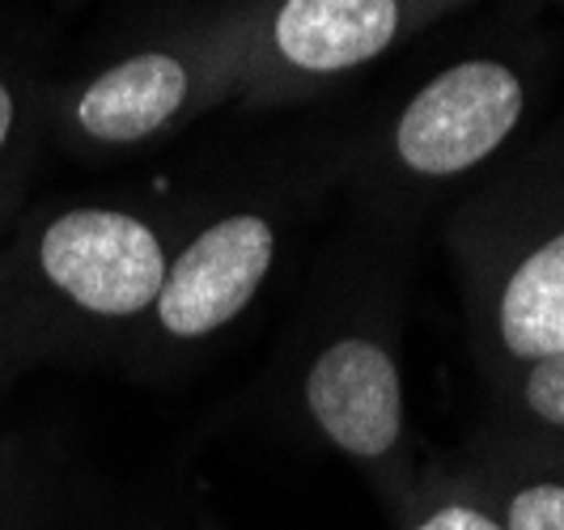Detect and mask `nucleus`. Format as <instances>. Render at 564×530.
<instances>
[{"mask_svg":"<svg viewBox=\"0 0 564 530\" xmlns=\"http://www.w3.org/2000/svg\"><path fill=\"white\" fill-rule=\"evenodd\" d=\"M178 225L153 204H39L0 242L26 365L128 357L162 293Z\"/></svg>","mask_w":564,"mask_h":530,"instance_id":"obj_1","label":"nucleus"},{"mask_svg":"<svg viewBox=\"0 0 564 530\" xmlns=\"http://www.w3.org/2000/svg\"><path fill=\"white\" fill-rule=\"evenodd\" d=\"M254 18L166 34L47 89V140L73 162H119L242 85Z\"/></svg>","mask_w":564,"mask_h":530,"instance_id":"obj_2","label":"nucleus"},{"mask_svg":"<svg viewBox=\"0 0 564 530\" xmlns=\"http://www.w3.org/2000/svg\"><path fill=\"white\" fill-rule=\"evenodd\" d=\"M297 412L323 446L366 475L387 509L412 493L403 365L391 332L348 323L323 335L297 374Z\"/></svg>","mask_w":564,"mask_h":530,"instance_id":"obj_3","label":"nucleus"},{"mask_svg":"<svg viewBox=\"0 0 564 530\" xmlns=\"http://www.w3.org/2000/svg\"><path fill=\"white\" fill-rule=\"evenodd\" d=\"M281 255V221L263 204H234L178 234L162 293L128 361L174 365L226 335L259 298Z\"/></svg>","mask_w":564,"mask_h":530,"instance_id":"obj_4","label":"nucleus"},{"mask_svg":"<svg viewBox=\"0 0 564 530\" xmlns=\"http://www.w3.org/2000/svg\"><path fill=\"white\" fill-rule=\"evenodd\" d=\"M527 115V82L506 60L476 56L424 82L382 140V174L399 187H446L480 170Z\"/></svg>","mask_w":564,"mask_h":530,"instance_id":"obj_5","label":"nucleus"},{"mask_svg":"<svg viewBox=\"0 0 564 530\" xmlns=\"http://www.w3.org/2000/svg\"><path fill=\"white\" fill-rule=\"evenodd\" d=\"M446 0H272L254 18L242 94L289 102L387 56Z\"/></svg>","mask_w":564,"mask_h":530,"instance_id":"obj_6","label":"nucleus"},{"mask_svg":"<svg viewBox=\"0 0 564 530\" xmlns=\"http://www.w3.org/2000/svg\"><path fill=\"white\" fill-rule=\"evenodd\" d=\"M476 318L501 378L564 348V217L509 247L471 251Z\"/></svg>","mask_w":564,"mask_h":530,"instance_id":"obj_7","label":"nucleus"},{"mask_svg":"<svg viewBox=\"0 0 564 530\" xmlns=\"http://www.w3.org/2000/svg\"><path fill=\"white\" fill-rule=\"evenodd\" d=\"M463 472L484 488L506 530H564V446L492 442Z\"/></svg>","mask_w":564,"mask_h":530,"instance_id":"obj_8","label":"nucleus"},{"mask_svg":"<svg viewBox=\"0 0 564 530\" xmlns=\"http://www.w3.org/2000/svg\"><path fill=\"white\" fill-rule=\"evenodd\" d=\"M47 89L26 60L0 56V242L22 221V196L47 140Z\"/></svg>","mask_w":564,"mask_h":530,"instance_id":"obj_9","label":"nucleus"},{"mask_svg":"<svg viewBox=\"0 0 564 530\" xmlns=\"http://www.w3.org/2000/svg\"><path fill=\"white\" fill-rule=\"evenodd\" d=\"M395 530H506L484 488L463 467L416 472V484L391 509Z\"/></svg>","mask_w":564,"mask_h":530,"instance_id":"obj_10","label":"nucleus"},{"mask_svg":"<svg viewBox=\"0 0 564 530\" xmlns=\"http://www.w3.org/2000/svg\"><path fill=\"white\" fill-rule=\"evenodd\" d=\"M509 403L539 433H564V348L509 378Z\"/></svg>","mask_w":564,"mask_h":530,"instance_id":"obj_11","label":"nucleus"},{"mask_svg":"<svg viewBox=\"0 0 564 530\" xmlns=\"http://www.w3.org/2000/svg\"><path fill=\"white\" fill-rule=\"evenodd\" d=\"M30 369L26 353H22V335H18V323H13V310H9V298H4V284H0V391Z\"/></svg>","mask_w":564,"mask_h":530,"instance_id":"obj_12","label":"nucleus"},{"mask_svg":"<svg viewBox=\"0 0 564 530\" xmlns=\"http://www.w3.org/2000/svg\"><path fill=\"white\" fill-rule=\"evenodd\" d=\"M199 530H221L217 522H208V518H199Z\"/></svg>","mask_w":564,"mask_h":530,"instance_id":"obj_13","label":"nucleus"}]
</instances>
